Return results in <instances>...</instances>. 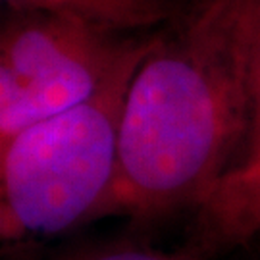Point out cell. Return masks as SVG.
I'll list each match as a JSON object with an SVG mask.
<instances>
[{
	"instance_id": "7a4b0ae2",
	"label": "cell",
	"mask_w": 260,
	"mask_h": 260,
	"mask_svg": "<svg viewBox=\"0 0 260 260\" xmlns=\"http://www.w3.org/2000/svg\"><path fill=\"white\" fill-rule=\"evenodd\" d=\"M152 39L91 99L0 143V237L6 247L101 218L118 176L125 96Z\"/></svg>"
},
{
	"instance_id": "277c9868",
	"label": "cell",
	"mask_w": 260,
	"mask_h": 260,
	"mask_svg": "<svg viewBox=\"0 0 260 260\" xmlns=\"http://www.w3.org/2000/svg\"><path fill=\"white\" fill-rule=\"evenodd\" d=\"M197 212V249L216 251L260 235V168L225 176Z\"/></svg>"
},
{
	"instance_id": "5b68a950",
	"label": "cell",
	"mask_w": 260,
	"mask_h": 260,
	"mask_svg": "<svg viewBox=\"0 0 260 260\" xmlns=\"http://www.w3.org/2000/svg\"><path fill=\"white\" fill-rule=\"evenodd\" d=\"M14 12H48L114 33L150 27L168 18V0H4Z\"/></svg>"
},
{
	"instance_id": "8992f818",
	"label": "cell",
	"mask_w": 260,
	"mask_h": 260,
	"mask_svg": "<svg viewBox=\"0 0 260 260\" xmlns=\"http://www.w3.org/2000/svg\"><path fill=\"white\" fill-rule=\"evenodd\" d=\"M48 260H208V256L197 247L183 251H166L141 243H108L70 251Z\"/></svg>"
},
{
	"instance_id": "3957f363",
	"label": "cell",
	"mask_w": 260,
	"mask_h": 260,
	"mask_svg": "<svg viewBox=\"0 0 260 260\" xmlns=\"http://www.w3.org/2000/svg\"><path fill=\"white\" fill-rule=\"evenodd\" d=\"M149 39L60 14L14 12L0 35V143L91 99Z\"/></svg>"
},
{
	"instance_id": "6da1fadb",
	"label": "cell",
	"mask_w": 260,
	"mask_h": 260,
	"mask_svg": "<svg viewBox=\"0 0 260 260\" xmlns=\"http://www.w3.org/2000/svg\"><path fill=\"white\" fill-rule=\"evenodd\" d=\"M258 33L260 0H201L152 39L125 96L118 176L101 218L197 210L239 164Z\"/></svg>"
},
{
	"instance_id": "52a82bcc",
	"label": "cell",
	"mask_w": 260,
	"mask_h": 260,
	"mask_svg": "<svg viewBox=\"0 0 260 260\" xmlns=\"http://www.w3.org/2000/svg\"><path fill=\"white\" fill-rule=\"evenodd\" d=\"M260 168V33L254 52V68H252V104H251V127L247 145L243 150L239 164L228 176H245Z\"/></svg>"
}]
</instances>
